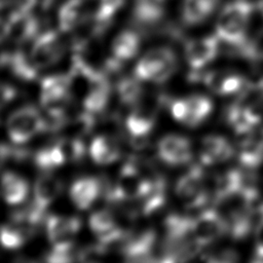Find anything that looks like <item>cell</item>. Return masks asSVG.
<instances>
[{
	"mask_svg": "<svg viewBox=\"0 0 263 263\" xmlns=\"http://www.w3.org/2000/svg\"><path fill=\"white\" fill-rule=\"evenodd\" d=\"M253 4L238 0L227 4L218 16L217 36L220 40L232 45H241L246 40V31Z\"/></svg>",
	"mask_w": 263,
	"mask_h": 263,
	"instance_id": "1",
	"label": "cell"
},
{
	"mask_svg": "<svg viewBox=\"0 0 263 263\" xmlns=\"http://www.w3.org/2000/svg\"><path fill=\"white\" fill-rule=\"evenodd\" d=\"M177 68V57L167 47H157L147 51L135 67V76L141 81L163 82Z\"/></svg>",
	"mask_w": 263,
	"mask_h": 263,
	"instance_id": "2",
	"label": "cell"
},
{
	"mask_svg": "<svg viewBox=\"0 0 263 263\" xmlns=\"http://www.w3.org/2000/svg\"><path fill=\"white\" fill-rule=\"evenodd\" d=\"M7 135L12 143L28 142L47 128V122L34 106H24L14 110L6 122Z\"/></svg>",
	"mask_w": 263,
	"mask_h": 263,
	"instance_id": "3",
	"label": "cell"
},
{
	"mask_svg": "<svg viewBox=\"0 0 263 263\" xmlns=\"http://www.w3.org/2000/svg\"><path fill=\"white\" fill-rule=\"evenodd\" d=\"M191 235L200 248L205 247L228 232L227 220L213 209L202 211L191 218Z\"/></svg>",
	"mask_w": 263,
	"mask_h": 263,
	"instance_id": "4",
	"label": "cell"
},
{
	"mask_svg": "<svg viewBox=\"0 0 263 263\" xmlns=\"http://www.w3.org/2000/svg\"><path fill=\"white\" fill-rule=\"evenodd\" d=\"M213 103L203 95H191L175 100L171 105L172 116L187 126H197L212 113Z\"/></svg>",
	"mask_w": 263,
	"mask_h": 263,
	"instance_id": "5",
	"label": "cell"
},
{
	"mask_svg": "<svg viewBox=\"0 0 263 263\" xmlns=\"http://www.w3.org/2000/svg\"><path fill=\"white\" fill-rule=\"evenodd\" d=\"M63 184L55 176L45 173L38 177L33 189V202L26 212L33 225L37 224L44 214L46 208L60 195Z\"/></svg>",
	"mask_w": 263,
	"mask_h": 263,
	"instance_id": "6",
	"label": "cell"
},
{
	"mask_svg": "<svg viewBox=\"0 0 263 263\" xmlns=\"http://www.w3.org/2000/svg\"><path fill=\"white\" fill-rule=\"evenodd\" d=\"M175 192L189 209H197L203 205L208 199V193L201 167L193 165L184 173L176 183Z\"/></svg>",
	"mask_w": 263,
	"mask_h": 263,
	"instance_id": "7",
	"label": "cell"
},
{
	"mask_svg": "<svg viewBox=\"0 0 263 263\" xmlns=\"http://www.w3.org/2000/svg\"><path fill=\"white\" fill-rule=\"evenodd\" d=\"M151 180L145 179L133 163L122 166L110 196L114 200L139 199L149 187Z\"/></svg>",
	"mask_w": 263,
	"mask_h": 263,
	"instance_id": "8",
	"label": "cell"
},
{
	"mask_svg": "<svg viewBox=\"0 0 263 263\" xmlns=\"http://www.w3.org/2000/svg\"><path fill=\"white\" fill-rule=\"evenodd\" d=\"M64 53V45L54 31H47L34 41L29 58L33 66L39 71L54 65Z\"/></svg>",
	"mask_w": 263,
	"mask_h": 263,
	"instance_id": "9",
	"label": "cell"
},
{
	"mask_svg": "<svg viewBox=\"0 0 263 263\" xmlns=\"http://www.w3.org/2000/svg\"><path fill=\"white\" fill-rule=\"evenodd\" d=\"M80 220L76 217L51 215L46 219L45 229L52 248L71 249L74 237L80 229Z\"/></svg>",
	"mask_w": 263,
	"mask_h": 263,
	"instance_id": "10",
	"label": "cell"
},
{
	"mask_svg": "<svg viewBox=\"0 0 263 263\" xmlns=\"http://www.w3.org/2000/svg\"><path fill=\"white\" fill-rule=\"evenodd\" d=\"M159 158L168 165H182L192 158V146L190 141L180 135H166L157 144Z\"/></svg>",
	"mask_w": 263,
	"mask_h": 263,
	"instance_id": "11",
	"label": "cell"
},
{
	"mask_svg": "<svg viewBox=\"0 0 263 263\" xmlns=\"http://www.w3.org/2000/svg\"><path fill=\"white\" fill-rule=\"evenodd\" d=\"M219 50V37L206 36L189 40L185 44L184 53L187 64L195 71L203 68L216 58Z\"/></svg>",
	"mask_w": 263,
	"mask_h": 263,
	"instance_id": "12",
	"label": "cell"
},
{
	"mask_svg": "<svg viewBox=\"0 0 263 263\" xmlns=\"http://www.w3.org/2000/svg\"><path fill=\"white\" fill-rule=\"evenodd\" d=\"M156 117L155 107L139 101L125 120V127L132 139L138 143H140V140H145L152 130Z\"/></svg>",
	"mask_w": 263,
	"mask_h": 263,
	"instance_id": "13",
	"label": "cell"
},
{
	"mask_svg": "<svg viewBox=\"0 0 263 263\" xmlns=\"http://www.w3.org/2000/svg\"><path fill=\"white\" fill-rule=\"evenodd\" d=\"M155 233L152 230H145L134 236L126 237L122 253L126 261H151L153 247L155 245Z\"/></svg>",
	"mask_w": 263,
	"mask_h": 263,
	"instance_id": "14",
	"label": "cell"
},
{
	"mask_svg": "<svg viewBox=\"0 0 263 263\" xmlns=\"http://www.w3.org/2000/svg\"><path fill=\"white\" fill-rule=\"evenodd\" d=\"M234 148L231 143L222 136L210 135L202 139L200 145V160L203 164L224 162L232 157Z\"/></svg>",
	"mask_w": 263,
	"mask_h": 263,
	"instance_id": "15",
	"label": "cell"
},
{
	"mask_svg": "<svg viewBox=\"0 0 263 263\" xmlns=\"http://www.w3.org/2000/svg\"><path fill=\"white\" fill-rule=\"evenodd\" d=\"M101 192L99 179L83 177L76 180L70 187V198L79 210H87L97 200Z\"/></svg>",
	"mask_w": 263,
	"mask_h": 263,
	"instance_id": "16",
	"label": "cell"
},
{
	"mask_svg": "<svg viewBox=\"0 0 263 263\" xmlns=\"http://www.w3.org/2000/svg\"><path fill=\"white\" fill-rule=\"evenodd\" d=\"M204 84L215 93L227 96L238 92L243 86V78L229 71H212L204 75Z\"/></svg>",
	"mask_w": 263,
	"mask_h": 263,
	"instance_id": "17",
	"label": "cell"
},
{
	"mask_svg": "<svg viewBox=\"0 0 263 263\" xmlns=\"http://www.w3.org/2000/svg\"><path fill=\"white\" fill-rule=\"evenodd\" d=\"M120 146L117 140L107 135L96 137L89 146L90 157L96 163L101 165L116 161L120 157Z\"/></svg>",
	"mask_w": 263,
	"mask_h": 263,
	"instance_id": "18",
	"label": "cell"
},
{
	"mask_svg": "<svg viewBox=\"0 0 263 263\" xmlns=\"http://www.w3.org/2000/svg\"><path fill=\"white\" fill-rule=\"evenodd\" d=\"M109 97L110 84L106 76H102L91 84L90 88L82 99L84 111L91 115L102 112L107 107Z\"/></svg>",
	"mask_w": 263,
	"mask_h": 263,
	"instance_id": "19",
	"label": "cell"
},
{
	"mask_svg": "<svg viewBox=\"0 0 263 263\" xmlns=\"http://www.w3.org/2000/svg\"><path fill=\"white\" fill-rule=\"evenodd\" d=\"M29 192L27 181L12 172L2 175V194L8 204H18L25 200Z\"/></svg>",
	"mask_w": 263,
	"mask_h": 263,
	"instance_id": "20",
	"label": "cell"
},
{
	"mask_svg": "<svg viewBox=\"0 0 263 263\" xmlns=\"http://www.w3.org/2000/svg\"><path fill=\"white\" fill-rule=\"evenodd\" d=\"M140 43V37L137 33L133 31H123L119 33L112 42V58L119 62L133 59L139 51Z\"/></svg>",
	"mask_w": 263,
	"mask_h": 263,
	"instance_id": "21",
	"label": "cell"
},
{
	"mask_svg": "<svg viewBox=\"0 0 263 263\" xmlns=\"http://www.w3.org/2000/svg\"><path fill=\"white\" fill-rule=\"evenodd\" d=\"M34 160L39 168L49 171L65 164L68 161V157L61 140H58L53 144L38 150L35 154Z\"/></svg>",
	"mask_w": 263,
	"mask_h": 263,
	"instance_id": "22",
	"label": "cell"
},
{
	"mask_svg": "<svg viewBox=\"0 0 263 263\" xmlns=\"http://www.w3.org/2000/svg\"><path fill=\"white\" fill-rule=\"evenodd\" d=\"M139 200L142 214L150 215L154 213L165 201V182L160 178L151 180L149 187Z\"/></svg>",
	"mask_w": 263,
	"mask_h": 263,
	"instance_id": "23",
	"label": "cell"
},
{
	"mask_svg": "<svg viewBox=\"0 0 263 263\" xmlns=\"http://www.w3.org/2000/svg\"><path fill=\"white\" fill-rule=\"evenodd\" d=\"M218 0H185L183 21L187 25L202 23L214 11Z\"/></svg>",
	"mask_w": 263,
	"mask_h": 263,
	"instance_id": "24",
	"label": "cell"
},
{
	"mask_svg": "<svg viewBox=\"0 0 263 263\" xmlns=\"http://www.w3.org/2000/svg\"><path fill=\"white\" fill-rule=\"evenodd\" d=\"M84 0H68L59 11V27L62 32H69L78 25L84 15Z\"/></svg>",
	"mask_w": 263,
	"mask_h": 263,
	"instance_id": "25",
	"label": "cell"
},
{
	"mask_svg": "<svg viewBox=\"0 0 263 263\" xmlns=\"http://www.w3.org/2000/svg\"><path fill=\"white\" fill-rule=\"evenodd\" d=\"M134 15L138 23L152 25L157 23L163 15L162 4L156 0H136Z\"/></svg>",
	"mask_w": 263,
	"mask_h": 263,
	"instance_id": "26",
	"label": "cell"
},
{
	"mask_svg": "<svg viewBox=\"0 0 263 263\" xmlns=\"http://www.w3.org/2000/svg\"><path fill=\"white\" fill-rule=\"evenodd\" d=\"M240 162L248 167H255L263 162V139L249 138L242 142L238 152Z\"/></svg>",
	"mask_w": 263,
	"mask_h": 263,
	"instance_id": "27",
	"label": "cell"
},
{
	"mask_svg": "<svg viewBox=\"0 0 263 263\" xmlns=\"http://www.w3.org/2000/svg\"><path fill=\"white\" fill-rule=\"evenodd\" d=\"M141 82L136 76L124 77L119 80L116 86L119 100L125 105L135 106L142 99L143 88Z\"/></svg>",
	"mask_w": 263,
	"mask_h": 263,
	"instance_id": "28",
	"label": "cell"
},
{
	"mask_svg": "<svg viewBox=\"0 0 263 263\" xmlns=\"http://www.w3.org/2000/svg\"><path fill=\"white\" fill-rule=\"evenodd\" d=\"M22 223L14 219L12 223H7L2 226L1 240L6 249H17L22 247L26 240V232L21 226Z\"/></svg>",
	"mask_w": 263,
	"mask_h": 263,
	"instance_id": "29",
	"label": "cell"
},
{
	"mask_svg": "<svg viewBox=\"0 0 263 263\" xmlns=\"http://www.w3.org/2000/svg\"><path fill=\"white\" fill-rule=\"evenodd\" d=\"M124 0H100L95 12L96 24L105 28L111 17L123 6Z\"/></svg>",
	"mask_w": 263,
	"mask_h": 263,
	"instance_id": "30",
	"label": "cell"
},
{
	"mask_svg": "<svg viewBox=\"0 0 263 263\" xmlns=\"http://www.w3.org/2000/svg\"><path fill=\"white\" fill-rule=\"evenodd\" d=\"M237 258L236 252L228 249L212 251L206 253L203 257V259L209 262H234L237 260Z\"/></svg>",
	"mask_w": 263,
	"mask_h": 263,
	"instance_id": "31",
	"label": "cell"
},
{
	"mask_svg": "<svg viewBox=\"0 0 263 263\" xmlns=\"http://www.w3.org/2000/svg\"><path fill=\"white\" fill-rule=\"evenodd\" d=\"M255 246H256L255 261H263V216L256 226Z\"/></svg>",
	"mask_w": 263,
	"mask_h": 263,
	"instance_id": "32",
	"label": "cell"
},
{
	"mask_svg": "<svg viewBox=\"0 0 263 263\" xmlns=\"http://www.w3.org/2000/svg\"><path fill=\"white\" fill-rule=\"evenodd\" d=\"M258 8H259L260 12H261L262 15H263V0H259V2H258Z\"/></svg>",
	"mask_w": 263,
	"mask_h": 263,
	"instance_id": "33",
	"label": "cell"
},
{
	"mask_svg": "<svg viewBox=\"0 0 263 263\" xmlns=\"http://www.w3.org/2000/svg\"><path fill=\"white\" fill-rule=\"evenodd\" d=\"M158 3H160V4H163V3H165L166 1H168V0H156Z\"/></svg>",
	"mask_w": 263,
	"mask_h": 263,
	"instance_id": "34",
	"label": "cell"
}]
</instances>
